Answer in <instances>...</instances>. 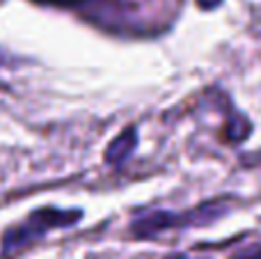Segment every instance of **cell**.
I'll list each match as a JSON object with an SVG mask.
<instances>
[{
    "label": "cell",
    "mask_w": 261,
    "mask_h": 259,
    "mask_svg": "<svg viewBox=\"0 0 261 259\" xmlns=\"http://www.w3.org/2000/svg\"><path fill=\"white\" fill-rule=\"evenodd\" d=\"M245 163L259 165V168H261V151H257V154H252V156H248V159H245Z\"/></svg>",
    "instance_id": "7"
},
{
    "label": "cell",
    "mask_w": 261,
    "mask_h": 259,
    "mask_svg": "<svg viewBox=\"0 0 261 259\" xmlns=\"http://www.w3.org/2000/svg\"><path fill=\"white\" fill-rule=\"evenodd\" d=\"M81 211H64V209H39L35 214H30L25 218V223L14 227L12 232L5 234L3 248L5 252H18L23 246L32 243L35 239H41L50 229L60 227H71L76 225V220L81 218Z\"/></svg>",
    "instance_id": "2"
},
{
    "label": "cell",
    "mask_w": 261,
    "mask_h": 259,
    "mask_svg": "<svg viewBox=\"0 0 261 259\" xmlns=\"http://www.w3.org/2000/svg\"><path fill=\"white\" fill-rule=\"evenodd\" d=\"M135 145H138V131H135L133 126L124 128V131L108 145V149H106V161H108L110 165H122L124 161L133 154Z\"/></svg>",
    "instance_id": "3"
},
{
    "label": "cell",
    "mask_w": 261,
    "mask_h": 259,
    "mask_svg": "<svg viewBox=\"0 0 261 259\" xmlns=\"http://www.w3.org/2000/svg\"><path fill=\"white\" fill-rule=\"evenodd\" d=\"M234 259H261V243H252V246L239 250L234 255Z\"/></svg>",
    "instance_id": "5"
},
{
    "label": "cell",
    "mask_w": 261,
    "mask_h": 259,
    "mask_svg": "<svg viewBox=\"0 0 261 259\" xmlns=\"http://www.w3.org/2000/svg\"><path fill=\"white\" fill-rule=\"evenodd\" d=\"M250 133H252V124H250V119L243 117V115H239V113H231L229 122H227V126H225L227 140L234 142V145H239V142H243Z\"/></svg>",
    "instance_id": "4"
},
{
    "label": "cell",
    "mask_w": 261,
    "mask_h": 259,
    "mask_svg": "<svg viewBox=\"0 0 261 259\" xmlns=\"http://www.w3.org/2000/svg\"><path fill=\"white\" fill-rule=\"evenodd\" d=\"M199 9H216L222 5V0H197Z\"/></svg>",
    "instance_id": "6"
},
{
    "label": "cell",
    "mask_w": 261,
    "mask_h": 259,
    "mask_svg": "<svg viewBox=\"0 0 261 259\" xmlns=\"http://www.w3.org/2000/svg\"><path fill=\"white\" fill-rule=\"evenodd\" d=\"M225 202H204V204L195 206L190 211H165V209H153L144 211L130 225V232L138 239H151L167 229H184V227H204V225L216 223L218 218L227 214Z\"/></svg>",
    "instance_id": "1"
}]
</instances>
